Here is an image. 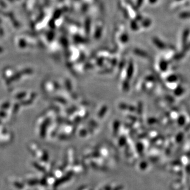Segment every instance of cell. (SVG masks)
<instances>
[{"label":"cell","instance_id":"obj_1","mask_svg":"<svg viewBox=\"0 0 190 190\" xmlns=\"http://www.w3.org/2000/svg\"><path fill=\"white\" fill-rule=\"evenodd\" d=\"M25 95V94H21V95H19L18 96V98H21V97H22L23 96H24Z\"/></svg>","mask_w":190,"mask_h":190}]
</instances>
